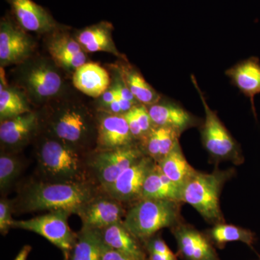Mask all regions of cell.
Here are the masks:
<instances>
[{"label": "cell", "instance_id": "obj_1", "mask_svg": "<svg viewBox=\"0 0 260 260\" xmlns=\"http://www.w3.org/2000/svg\"><path fill=\"white\" fill-rule=\"evenodd\" d=\"M101 191L100 187L92 181L54 182L41 179L30 181L13 200L14 213L64 210L78 215L83 205Z\"/></svg>", "mask_w": 260, "mask_h": 260}, {"label": "cell", "instance_id": "obj_2", "mask_svg": "<svg viewBox=\"0 0 260 260\" xmlns=\"http://www.w3.org/2000/svg\"><path fill=\"white\" fill-rule=\"evenodd\" d=\"M38 165L42 180L54 182L94 181L88 157L56 139L43 142L38 150Z\"/></svg>", "mask_w": 260, "mask_h": 260}, {"label": "cell", "instance_id": "obj_3", "mask_svg": "<svg viewBox=\"0 0 260 260\" xmlns=\"http://www.w3.org/2000/svg\"><path fill=\"white\" fill-rule=\"evenodd\" d=\"M126 211L122 223L140 242H146L159 231L177 225L180 203L168 200L141 199Z\"/></svg>", "mask_w": 260, "mask_h": 260}, {"label": "cell", "instance_id": "obj_4", "mask_svg": "<svg viewBox=\"0 0 260 260\" xmlns=\"http://www.w3.org/2000/svg\"><path fill=\"white\" fill-rule=\"evenodd\" d=\"M231 171L216 170L210 174L194 172L181 188V202L192 206L210 223H223L220 210V194Z\"/></svg>", "mask_w": 260, "mask_h": 260}, {"label": "cell", "instance_id": "obj_5", "mask_svg": "<svg viewBox=\"0 0 260 260\" xmlns=\"http://www.w3.org/2000/svg\"><path fill=\"white\" fill-rule=\"evenodd\" d=\"M70 215L64 210L49 211L28 220H14L12 229H23L42 236L60 249L64 259H68L77 240L76 233L70 229L68 224Z\"/></svg>", "mask_w": 260, "mask_h": 260}, {"label": "cell", "instance_id": "obj_6", "mask_svg": "<svg viewBox=\"0 0 260 260\" xmlns=\"http://www.w3.org/2000/svg\"><path fill=\"white\" fill-rule=\"evenodd\" d=\"M191 80L204 107L205 119L202 127L201 135L205 149L215 160H229L237 164H241L243 157L237 142L219 119L216 113L208 106L193 75Z\"/></svg>", "mask_w": 260, "mask_h": 260}, {"label": "cell", "instance_id": "obj_7", "mask_svg": "<svg viewBox=\"0 0 260 260\" xmlns=\"http://www.w3.org/2000/svg\"><path fill=\"white\" fill-rule=\"evenodd\" d=\"M145 155L133 145L114 150H97L88 157L89 171L92 179L103 190Z\"/></svg>", "mask_w": 260, "mask_h": 260}, {"label": "cell", "instance_id": "obj_8", "mask_svg": "<svg viewBox=\"0 0 260 260\" xmlns=\"http://www.w3.org/2000/svg\"><path fill=\"white\" fill-rule=\"evenodd\" d=\"M50 128L56 139L81 151L93 131L90 117L75 108L56 113L50 121Z\"/></svg>", "mask_w": 260, "mask_h": 260}, {"label": "cell", "instance_id": "obj_9", "mask_svg": "<svg viewBox=\"0 0 260 260\" xmlns=\"http://www.w3.org/2000/svg\"><path fill=\"white\" fill-rule=\"evenodd\" d=\"M126 211L124 203L101 191L78 213L83 227L102 229L124 220Z\"/></svg>", "mask_w": 260, "mask_h": 260}, {"label": "cell", "instance_id": "obj_10", "mask_svg": "<svg viewBox=\"0 0 260 260\" xmlns=\"http://www.w3.org/2000/svg\"><path fill=\"white\" fill-rule=\"evenodd\" d=\"M155 162L153 159L145 155L102 191L123 203L138 201L141 198L145 179Z\"/></svg>", "mask_w": 260, "mask_h": 260}, {"label": "cell", "instance_id": "obj_11", "mask_svg": "<svg viewBox=\"0 0 260 260\" xmlns=\"http://www.w3.org/2000/svg\"><path fill=\"white\" fill-rule=\"evenodd\" d=\"M98 150H114L132 145L134 137L123 115L107 114L99 119L96 127Z\"/></svg>", "mask_w": 260, "mask_h": 260}, {"label": "cell", "instance_id": "obj_12", "mask_svg": "<svg viewBox=\"0 0 260 260\" xmlns=\"http://www.w3.org/2000/svg\"><path fill=\"white\" fill-rule=\"evenodd\" d=\"M19 24L30 31L45 32L55 28L52 17L32 0H7Z\"/></svg>", "mask_w": 260, "mask_h": 260}, {"label": "cell", "instance_id": "obj_13", "mask_svg": "<svg viewBox=\"0 0 260 260\" xmlns=\"http://www.w3.org/2000/svg\"><path fill=\"white\" fill-rule=\"evenodd\" d=\"M28 38L9 20H2L0 26V60L2 64L18 62L30 53Z\"/></svg>", "mask_w": 260, "mask_h": 260}, {"label": "cell", "instance_id": "obj_14", "mask_svg": "<svg viewBox=\"0 0 260 260\" xmlns=\"http://www.w3.org/2000/svg\"><path fill=\"white\" fill-rule=\"evenodd\" d=\"M178 247L186 260H219L210 243L193 228L181 225L174 229Z\"/></svg>", "mask_w": 260, "mask_h": 260}, {"label": "cell", "instance_id": "obj_15", "mask_svg": "<svg viewBox=\"0 0 260 260\" xmlns=\"http://www.w3.org/2000/svg\"><path fill=\"white\" fill-rule=\"evenodd\" d=\"M227 76L242 93L250 99L251 108L256 117L254 97L260 93V61L251 57L234 65L227 70Z\"/></svg>", "mask_w": 260, "mask_h": 260}, {"label": "cell", "instance_id": "obj_16", "mask_svg": "<svg viewBox=\"0 0 260 260\" xmlns=\"http://www.w3.org/2000/svg\"><path fill=\"white\" fill-rule=\"evenodd\" d=\"M38 116L32 112L25 113L1 121L0 140L8 148H18L26 143L35 131Z\"/></svg>", "mask_w": 260, "mask_h": 260}, {"label": "cell", "instance_id": "obj_17", "mask_svg": "<svg viewBox=\"0 0 260 260\" xmlns=\"http://www.w3.org/2000/svg\"><path fill=\"white\" fill-rule=\"evenodd\" d=\"M104 244L135 260H148L138 241L126 229L122 222L99 229Z\"/></svg>", "mask_w": 260, "mask_h": 260}, {"label": "cell", "instance_id": "obj_18", "mask_svg": "<svg viewBox=\"0 0 260 260\" xmlns=\"http://www.w3.org/2000/svg\"><path fill=\"white\" fill-rule=\"evenodd\" d=\"M75 88L89 96L96 98L107 91L110 78L107 70L95 63H85L75 70L73 78Z\"/></svg>", "mask_w": 260, "mask_h": 260}, {"label": "cell", "instance_id": "obj_19", "mask_svg": "<svg viewBox=\"0 0 260 260\" xmlns=\"http://www.w3.org/2000/svg\"><path fill=\"white\" fill-rule=\"evenodd\" d=\"M141 199L168 200L181 202V188L162 172L158 164L155 162L145 179Z\"/></svg>", "mask_w": 260, "mask_h": 260}, {"label": "cell", "instance_id": "obj_20", "mask_svg": "<svg viewBox=\"0 0 260 260\" xmlns=\"http://www.w3.org/2000/svg\"><path fill=\"white\" fill-rule=\"evenodd\" d=\"M49 51L54 60L64 68L76 70L86 63V56L80 43L65 34L53 38Z\"/></svg>", "mask_w": 260, "mask_h": 260}, {"label": "cell", "instance_id": "obj_21", "mask_svg": "<svg viewBox=\"0 0 260 260\" xmlns=\"http://www.w3.org/2000/svg\"><path fill=\"white\" fill-rule=\"evenodd\" d=\"M152 122L158 126H169L182 133L184 130L194 126V116L176 104H153L149 108Z\"/></svg>", "mask_w": 260, "mask_h": 260}, {"label": "cell", "instance_id": "obj_22", "mask_svg": "<svg viewBox=\"0 0 260 260\" xmlns=\"http://www.w3.org/2000/svg\"><path fill=\"white\" fill-rule=\"evenodd\" d=\"M179 135L178 130L169 126L151 128L146 134L145 155L160 162L179 143Z\"/></svg>", "mask_w": 260, "mask_h": 260}, {"label": "cell", "instance_id": "obj_23", "mask_svg": "<svg viewBox=\"0 0 260 260\" xmlns=\"http://www.w3.org/2000/svg\"><path fill=\"white\" fill-rule=\"evenodd\" d=\"M104 247L99 229L82 226L69 258L64 260H102Z\"/></svg>", "mask_w": 260, "mask_h": 260}, {"label": "cell", "instance_id": "obj_24", "mask_svg": "<svg viewBox=\"0 0 260 260\" xmlns=\"http://www.w3.org/2000/svg\"><path fill=\"white\" fill-rule=\"evenodd\" d=\"M27 84L39 97H50L60 90L61 79L59 75L47 65L41 64L28 72Z\"/></svg>", "mask_w": 260, "mask_h": 260}, {"label": "cell", "instance_id": "obj_25", "mask_svg": "<svg viewBox=\"0 0 260 260\" xmlns=\"http://www.w3.org/2000/svg\"><path fill=\"white\" fill-rule=\"evenodd\" d=\"M158 164L162 172L181 188L195 170L186 160L179 143Z\"/></svg>", "mask_w": 260, "mask_h": 260}, {"label": "cell", "instance_id": "obj_26", "mask_svg": "<svg viewBox=\"0 0 260 260\" xmlns=\"http://www.w3.org/2000/svg\"><path fill=\"white\" fill-rule=\"evenodd\" d=\"M112 26L107 23H102L84 29L78 37V42L87 51H108L117 54V51L113 44Z\"/></svg>", "mask_w": 260, "mask_h": 260}, {"label": "cell", "instance_id": "obj_27", "mask_svg": "<svg viewBox=\"0 0 260 260\" xmlns=\"http://www.w3.org/2000/svg\"><path fill=\"white\" fill-rule=\"evenodd\" d=\"M210 235L218 245H223L229 242H240L251 247L255 242L254 233L249 229L231 224H215V226L210 229Z\"/></svg>", "mask_w": 260, "mask_h": 260}, {"label": "cell", "instance_id": "obj_28", "mask_svg": "<svg viewBox=\"0 0 260 260\" xmlns=\"http://www.w3.org/2000/svg\"><path fill=\"white\" fill-rule=\"evenodd\" d=\"M23 168V162L16 155L2 153L0 155V191L7 192L18 179Z\"/></svg>", "mask_w": 260, "mask_h": 260}, {"label": "cell", "instance_id": "obj_29", "mask_svg": "<svg viewBox=\"0 0 260 260\" xmlns=\"http://www.w3.org/2000/svg\"><path fill=\"white\" fill-rule=\"evenodd\" d=\"M30 112L21 96L13 90L1 88L0 91V116L1 121L11 119Z\"/></svg>", "mask_w": 260, "mask_h": 260}, {"label": "cell", "instance_id": "obj_30", "mask_svg": "<svg viewBox=\"0 0 260 260\" xmlns=\"http://www.w3.org/2000/svg\"><path fill=\"white\" fill-rule=\"evenodd\" d=\"M128 88L135 99L144 104L153 105L159 100V95L144 78L137 73H131L126 78Z\"/></svg>", "mask_w": 260, "mask_h": 260}, {"label": "cell", "instance_id": "obj_31", "mask_svg": "<svg viewBox=\"0 0 260 260\" xmlns=\"http://www.w3.org/2000/svg\"><path fill=\"white\" fill-rule=\"evenodd\" d=\"M14 213L13 200L2 198L0 200V233L5 236L8 234L13 223L12 214Z\"/></svg>", "mask_w": 260, "mask_h": 260}, {"label": "cell", "instance_id": "obj_32", "mask_svg": "<svg viewBox=\"0 0 260 260\" xmlns=\"http://www.w3.org/2000/svg\"><path fill=\"white\" fill-rule=\"evenodd\" d=\"M147 251H153L161 255L169 256L171 258H177L173 251L169 249L167 243L164 242L160 237H152L145 242Z\"/></svg>", "mask_w": 260, "mask_h": 260}, {"label": "cell", "instance_id": "obj_33", "mask_svg": "<svg viewBox=\"0 0 260 260\" xmlns=\"http://www.w3.org/2000/svg\"><path fill=\"white\" fill-rule=\"evenodd\" d=\"M132 110L134 113L143 133L146 135L151 129V124L153 123L149 114L148 109H147L144 106H140V107H133L132 108Z\"/></svg>", "mask_w": 260, "mask_h": 260}, {"label": "cell", "instance_id": "obj_34", "mask_svg": "<svg viewBox=\"0 0 260 260\" xmlns=\"http://www.w3.org/2000/svg\"><path fill=\"white\" fill-rule=\"evenodd\" d=\"M123 116H124L126 121H127L130 132H131L132 135H133L134 138H139V137L143 136L144 135L132 109L128 111L127 112L124 113Z\"/></svg>", "mask_w": 260, "mask_h": 260}, {"label": "cell", "instance_id": "obj_35", "mask_svg": "<svg viewBox=\"0 0 260 260\" xmlns=\"http://www.w3.org/2000/svg\"><path fill=\"white\" fill-rule=\"evenodd\" d=\"M102 260H135L130 256L114 250L104 244V250H103Z\"/></svg>", "mask_w": 260, "mask_h": 260}, {"label": "cell", "instance_id": "obj_36", "mask_svg": "<svg viewBox=\"0 0 260 260\" xmlns=\"http://www.w3.org/2000/svg\"><path fill=\"white\" fill-rule=\"evenodd\" d=\"M115 88L119 97L122 98L125 100L129 101V102H134L135 99L134 95L130 91L128 87L123 86V85L119 84Z\"/></svg>", "mask_w": 260, "mask_h": 260}, {"label": "cell", "instance_id": "obj_37", "mask_svg": "<svg viewBox=\"0 0 260 260\" xmlns=\"http://www.w3.org/2000/svg\"><path fill=\"white\" fill-rule=\"evenodd\" d=\"M117 92H116L115 88L107 90L102 95L103 102L106 105L109 106V104H112V102H114L117 99Z\"/></svg>", "mask_w": 260, "mask_h": 260}, {"label": "cell", "instance_id": "obj_38", "mask_svg": "<svg viewBox=\"0 0 260 260\" xmlns=\"http://www.w3.org/2000/svg\"><path fill=\"white\" fill-rule=\"evenodd\" d=\"M32 250V247L30 245H25L20 249L18 254H17L16 257L15 258L14 260H27L29 254Z\"/></svg>", "mask_w": 260, "mask_h": 260}, {"label": "cell", "instance_id": "obj_39", "mask_svg": "<svg viewBox=\"0 0 260 260\" xmlns=\"http://www.w3.org/2000/svg\"><path fill=\"white\" fill-rule=\"evenodd\" d=\"M149 260H177V258H171L159 254L153 251H149Z\"/></svg>", "mask_w": 260, "mask_h": 260}]
</instances>
